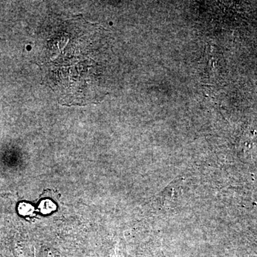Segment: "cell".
Returning a JSON list of instances; mask_svg holds the SVG:
<instances>
[{"mask_svg":"<svg viewBox=\"0 0 257 257\" xmlns=\"http://www.w3.org/2000/svg\"><path fill=\"white\" fill-rule=\"evenodd\" d=\"M104 42L103 28L82 15L64 22L49 39L42 67L61 104H96L106 95Z\"/></svg>","mask_w":257,"mask_h":257,"instance_id":"6da1fadb","label":"cell"},{"mask_svg":"<svg viewBox=\"0 0 257 257\" xmlns=\"http://www.w3.org/2000/svg\"><path fill=\"white\" fill-rule=\"evenodd\" d=\"M40 211L43 214H48L53 210H55L56 208L55 204H53L50 200H45L41 202L40 205L39 206Z\"/></svg>","mask_w":257,"mask_h":257,"instance_id":"7a4b0ae2","label":"cell"},{"mask_svg":"<svg viewBox=\"0 0 257 257\" xmlns=\"http://www.w3.org/2000/svg\"><path fill=\"white\" fill-rule=\"evenodd\" d=\"M33 209L29 204H21L20 207V211L21 214H28L32 212Z\"/></svg>","mask_w":257,"mask_h":257,"instance_id":"3957f363","label":"cell"}]
</instances>
